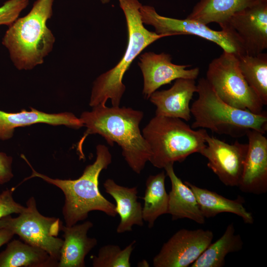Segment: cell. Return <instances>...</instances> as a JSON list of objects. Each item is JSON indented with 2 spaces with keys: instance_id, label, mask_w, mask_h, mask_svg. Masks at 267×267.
<instances>
[{
  "instance_id": "6da1fadb",
  "label": "cell",
  "mask_w": 267,
  "mask_h": 267,
  "mask_svg": "<svg viewBox=\"0 0 267 267\" xmlns=\"http://www.w3.org/2000/svg\"><path fill=\"white\" fill-rule=\"evenodd\" d=\"M143 113L130 107H107L98 105L90 111L82 113L80 119L87 128L80 139L77 150L80 158H85L82 145L89 134L101 135L111 146L117 143L131 169L140 174L150 157L149 147L139 129Z\"/></svg>"
},
{
  "instance_id": "7a4b0ae2",
  "label": "cell",
  "mask_w": 267,
  "mask_h": 267,
  "mask_svg": "<svg viewBox=\"0 0 267 267\" xmlns=\"http://www.w3.org/2000/svg\"><path fill=\"white\" fill-rule=\"evenodd\" d=\"M96 151L95 161L88 165L82 176L75 179L52 178L38 173L26 157L21 155L32 170L31 175L23 182L37 177L56 186L63 192L65 201L62 214L65 225L72 226L79 221L85 220L89 212L92 211L102 212L112 217L117 215L116 205L104 197L99 189L100 174L111 164L112 155L108 148L103 144L97 145Z\"/></svg>"
},
{
  "instance_id": "3957f363",
  "label": "cell",
  "mask_w": 267,
  "mask_h": 267,
  "mask_svg": "<svg viewBox=\"0 0 267 267\" xmlns=\"http://www.w3.org/2000/svg\"><path fill=\"white\" fill-rule=\"evenodd\" d=\"M54 0H36L29 12L18 18L5 32L2 44L19 70L42 64L52 50L55 38L47 26Z\"/></svg>"
},
{
  "instance_id": "277c9868",
  "label": "cell",
  "mask_w": 267,
  "mask_h": 267,
  "mask_svg": "<svg viewBox=\"0 0 267 267\" xmlns=\"http://www.w3.org/2000/svg\"><path fill=\"white\" fill-rule=\"evenodd\" d=\"M124 12L128 31L126 50L119 62L112 69L99 75L94 81L89 105H105L110 99L112 106H119L126 90L123 78L134 59L148 45L169 36L148 30L141 20L138 0H119Z\"/></svg>"
},
{
  "instance_id": "5b68a950",
  "label": "cell",
  "mask_w": 267,
  "mask_h": 267,
  "mask_svg": "<svg viewBox=\"0 0 267 267\" xmlns=\"http://www.w3.org/2000/svg\"><path fill=\"white\" fill-rule=\"evenodd\" d=\"M196 86L198 98L190 107L194 119L192 129H208L235 138L246 135L250 130L266 133V113L257 114L228 104L218 96L206 78L199 79Z\"/></svg>"
},
{
  "instance_id": "8992f818",
  "label": "cell",
  "mask_w": 267,
  "mask_h": 267,
  "mask_svg": "<svg viewBox=\"0 0 267 267\" xmlns=\"http://www.w3.org/2000/svg\"><path fill=\"white\" fill-rule=\"evenodd\" d=\"M142 134L150 148L149 161L160 169L200 153L208 134L206 129L194 130L180 119L160 116L152 118Z\"/></svg>"
},
{
  "instance_id": "52a82bcc",
  "label": "cell",
  "mask_w": 267,
  "mask_h": 267,
  "mask_svg": "<svg viewBox=\"0 0 267 267\" xmlns=\"http://www.w3.org/2000/svg\"><path fill=\"white\" fill-rule=\"evenodd\" d=\"M206 79L228 104L257 114L264 112V104L240 70L236 54L223 51L209 63Z\"/></svg>"
},
{
  "instance_id": "ba28073f",
  "label": "cell",
  "mask_w": 267,
  "mask_h": 267,
  "mask_svg": "<svg viewBox=\"0 0 267 267\" xmlns=\"http://www.w3.org/2000/svg\"><path fill=\"white\" fill-rule=\"evenodd\" d=\"M26 205L18 217L8 215L0 219V228L11 230L24 242L43 249L58 262L63 240L57 236L62 222L59 218L42 215L33 197Z\"/></svg>"
},
{
  "instance_id": "9c48e42d",
  "label": "cell",
  "mask_w": 267,
  "mask_h": 267,
  "mask_svg": "<svg viewBox=\"0 0 267 267\" xmlns=\"http://www.w3.org/2000/svg\"><path fill=\"white\" fill-rule=\"evenodd\" d=\"M139 12L143 24L153 26L157 34L169 36L194 35L215 43L223 51L236 55L244 54L235 37L227 29L216 31L206 25L186 18L179 19L163 16L159 15L154 7L150 5H142Z\"/></svg>"
},
{
  "instance_id": "30bf717a",
  "label": "cell",
  "mask_w": 267,
  "mask_h": 267,
  "mask_svg": "<svg viewBox=\"0 0 267 267\" xmlns=\"http://www.w3.org/2000/svg\"><path fill=\"white\" fill-rule=\"evenodd\" d=\"M223 29L232 33L244 54L263 52L267 48V0H253L233 14Z\"/></svg>"
},
{
  "instance_id": "8fae6325",
  "label": "cell",
  "mask_w": 267,
  "mask_h": 267,
  "mask_svg": "<svg viewBox=\"0 0 267 267\" xmlns=\"http://www.w3.org/2000/svg\"><path fill=\"white\" fill-rule=\"evenodd\" d=\"M213 237V232L209 229H180L163 244L153 259V266H190L212 243Z\"/></svg>"
},
{
  "instance_id": "7c38bea8",
  "label": "cell",
  "mask_w": 267,
  "mask_h": 267,
  "mask_svg": "<svg viewBox=\"0 0 267 267\" xmlns=\"http://www.w3.org/2000/svg\"><path fill=\"white\" fill-rule=\"evenodd\" d=\"M200 154L208 160V167L227 186H238L248 150V143L228 144L208 134Z\"/></svg>"
},
{
  "instance_id": "4fadbf2b",
  "label": "cell",
  "mask_w": 267,
  "mask_h": 267,
  "mask_svg": "<svg viewBox=\"0 0 267 267\" xmlns=\"http://www.w3.org/2000/svg\"><path fill=\"white\" fill-rule=\"evenodd\" d=\"M138 65L143 77L142 93L148 99L160 87L178 79L195 80L199 74V68L190 69V65H178L172 62L170 54L162 52H146L139 57Z\"/></svg>"
},
{
  "instance_id": "5bb4252c",
  "label": "cell",
  "mask_w": 267,
  "mask_h": 267,
  "mask_svg": "<svg viewBox=\"0 0 267 267\" xmlns=\"http://www.w3.org/2000/svg\"><path fill=\"white\" fill-rule=\"evenodd\" d=\"M254 130L246 135L248 150L238 187L244 192L262 194L267 191V138Z\"/></svg>"
},
{
  "instance_id": "9a60e30c",
  "label": "cell",
  "mask_w": 267,
  "mask_h": 267,
  "mask_svg": "<svg viewBox=\"0 0 267 267\" xmlns=\"http://www.w3.org/2000/svg\"><path fill=\"white\" fill-rule=\"evenodd\" d=\"M196 92L195 80L180 78L176 80L170 89L156 90L149 98L156 107V116L188 121L191 118L190 102Z\"/></svg>"
},
{
  "instance_id": "2e32d148",
  "label": "cell",
  "mask_w": 267,
  "mask_h": 267,
  "mask_svg": "<svg viewBox=\"0 0 267 267\" xmlns=\"http://www.w3.org/2000/svg\"><path fill=\"white\" fill-rule=\"evenodd\" d=\"M30 108L31 110L30 111L23 109L17 113L0 110V140H6L11 138L16 128L37 123L53 126L64 125L75 129L84 127L80 118L72 113L49 114L33 108Z\"/></svg>"
},
{
  "instance_id": "e0dca14e",
  "label": "cell",
  "mask_w": 267,
  "mask_h": 267,
  "mask_svg": "<svg viewBox=\"0 0 267 267\" xmlns=\"http://www.w3.org/2000/svg\"><path fill=\"white\" fill-rule=\"evenodd\" d=\"M93 226L89 221L72 226H60L63 232V245L60 250L57 267H85V258L97 245L95 238L88 236V231Z\"/></svg>"
},
{
  "instance_id": "ac0fdd59",
  "label": "cell",
  "mask_w": 267,
  "mask_h": 267,
  "mask_svg": "<svg viewBox=\"0 0 267 267\" xmlns=\"http://www.w3.org/2000/svg\"><path fill=\"white\" fill-rule=\"evenodd\" d=\"M164 169L171 182L168 214L172 216V220L188 219L197 223H204L205 218L192 189L176 175L173 164Z\"/></svg>"
},
{
  "instance_id": "d6986e66",
  "label": "cell",
  "mask_w": 267,
  "mask_h": 267,
  "mask_svg": "<svg viewBox=\"0 0 267 267\" xmlns=\"http://www.w3.org/2000/svg\"><path fill=\"white\" fill-rule=\"evenodd\" d=\"M105 191L115 200L117 214L120 222L117 227L118 233L132 230L134 225H143L142 207L137 201V187H128L117 184L111 178L103 183Z\"/></svg>"
},
{
  "instance_id": "ffe728a7",
  "label": "cell",
  "mask_w": 267,
  "mask_h": 267,
  "mask_svg": "<svg viewBox=\"0 0 267 267\" xmlns=\"http://www.w3.org/2000/svg\"><path fill=\"white\" fill-rule=\"evenodd\" d=\"M184 182L194 193L205 219L215 217L222 213H229L240 217L245 223H253L254 217L244 207V200L242 197L238 196L236 199H229L214 191L197 186L189 181Z\"/></svg>"
},
{
  "instance_id": "44dd1931",
  "label": "cell",
  "mask_w": 267,
  "mask_h": 267,
  "mask_svg": "<svg viewBox=\"0 0 267 267\" xmlns=\"http://www.w3.org/2000/svg\"><path fill=\"white\" fill-rule=\"evenodd\" d=\"M58 263L43 249L16 239L0 253V267H55Z\"/></svg>"
},
{
  "instance_id": "7402d4cb",
  "label": "cell",
  "mask_w": 267,
  "mask_h": 267,
  "mask_svg": "<svg viewBox=\"0 0 267 267\" xmlns=\"http://www.w3.org/2000/svg\"><path fill=\"white\" fill-rule=\"evenodd\" d=\"M253 0H199L186 18L207 25L211 23L224 27L231 17Z\"/></svg>"
},
{
  "instance_id": "603a6c76",
  "label": "cell",
  "mask_w": 267,
  "mask_h": 267,
  "mask_svg": "<svg viewBox=\"0 0 267 267\" xmlns=\"http://www.w3.org/2000/svg\"><path fill=\"white\" fill-rule=\"evenodd\" d=\"M243 242L240 234L235 233L233 222L229 224L223 234L211 243L190 267H222L229 253L242 250Z\"/></svg>"
},
{
  "instance_id": "cb8c5ba5",
  "label": "cell",
  "mask_w": 267,
  "mask_h": 267,
  "mask_svg": "<svg viewBox=\"0 0 267 267\" xmlns=\"http://www.w3.org/2000/svg\"><path fill=\"white\" fill-rule=\"evenodd\" d=\"M166 174L162 171L149 176L146 179L142 207L143 221L152 228L156 220L161 216L168 214L169 195L165 188Z\"/></svg>"
},
{
  "instance_id": "d4e9b609",
  "label": "cell",
  "mask_w": 267,
  "mask_h": 267,
  "mask_svg": "<svg viewBox=\"0 0 267 267\" xmlns=\"http://www.w3.org/2000/svg\"><path fill=\"white\" fill-rule=\"evenodd\" d=\"M240 70L248 85L267 105V54L237 55Z\"/></svg>"
},
{
  "instance_id": "484cf974",
  "label": "cell",
  "mask_w": 267,
  "mask_h": 267,
  "mask_svg": "<svg viewBox=\"0 0 267 267\" xmlns=\"http://www.w3.org/2000/svg\"><path fill=\"white\" fill-rule=\"evenodd\" d=\"M135 240L125 248L119 246L108 244L101 247L97 256L92 257L93 267H130V258L134 249Z\"/></svg>"
},
{
  "instance_id": "4316f807",
  "label": "cell",
  "mask_w": 267,
  "mask_h": 267,
  "mask_svg": "<svg viewBox=\"0 0 267 267\" xmlns=\"http://www.w3.org/2000/svg\"><path fill=\"white\" fill-rule=\"evenodd\" d=\"M29 4V0H8L0 6V26H10Z\"/></svg>"
},
{
  "instance_id": "83f0119b",
  "label": "cell",
  "mask_w": 267,
  "mask_h": 267,
  "mask_svg": "<svg viewBox=\"0 0 267 267\" xmlns=\"http://www.w3.org/2000/svg\"><path fill=\"white\" fill-rule=\"evenodd\" d=\"M15 189H7L0 193V219L11 214H19L25 209L14 200L12 194Z\"/></svg>"
},
{
  "instance_id": "f1b7e54d",
  "label": "cell",
  "mask_w": 267,
  "mask_h": 267,
  "mask_svg": "<svg viewBox=\"0 0 267 267\" xmlns=\"http://www.w3.org/2000/svg\"><path fill=\"white\" fill-rule=\"evenodd\" d=\"M12 163L11 156L0 152V185L8 182L13 177Z\"/></svg>"
},
{
  "instance_id": "f546056e",
  "label": "cell",
  "mask_w": 267,
  "mask_h": 267,
  "mask_svg": "<svg viewBox=\"0 0 267 267\" xmlns=\"http://www.w3.org/2000/svg\"><path fill=\"white\" fill-rule=\"evenodd\" d=\"M14 235V234L9 229L0 228V247L9 241Z\"/></svg>"
},
{
  "instance_id": "4dcf8cb0",
  "label": "cell",
  "mask_w": 267,
  "mask_h": 267,
  "mask_svg": "<svg viewBox=\"0 0 267 267\" xmlns=\"http://www.w3.org/2000/svg\"><path fill=\"white\" fill-rule=\"evenodd\" d=\"M101 2L103 4H106L110 2V0H100Z\"/></svg>"
}]
</instances>
